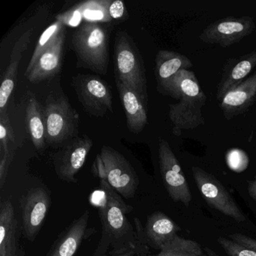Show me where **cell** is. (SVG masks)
Segmentation results:
<instances>
[{"label":"cell","mask_w":256,"mask_h":256,"mask_svg":"<svg viewBox=\"0 0 256 256\" xmlns=\"http://www.w3.org/2000/svg\"><path fill=\"white\" fill-rule=\"evenodd\" d=\"M150 253V248L145 244L139 242L134 248H131L125 252L119 254L110 256H148Z\"/></svg>","instance_id":"obj_30"},{"label":"cell","mask_w":256,"mask_h":256,"mask_svg":"<svg viewBox=\"0 0 256 256\" xmlns=\"http://www.w3.org/2000/svg\"><path fill=\"white\" fill-rule=\"evenodd\" d=\"M50 202V194L42 187L30 188L20 199L24 232L28 240L34 242L40 233Z\"/></svg>","instance_id":"obj_12"},{"label":"cell","mask_w":256,"mask_h":256,"mask_svg":"<svg viewBox=\"0 0 256 256\" xmlns=\"http://www.w3.org/2000/svg\"><path fill=\"white\" fill-rule=\"evenodd\" d=\"M108 0H92L76 6L85 22L108 23L112 18L108 10Z\"/></svg>","instance_id":"obj_23"},{"label":"cell","mask_w":256,"mask_h":256,"mask_svg":"<svg viewBox=\"0 0 256 256\" xmlns=\"http://www.w3.org/2000/svg\"><path fill=\"white\" fill-rule=\"evenodd\" d=\"M43 113L46 143L55 146L76 138L79 115L66 97H48Z\"/></svg>","instance_id":"obj_6"},{"label":"cell","mask_w":256,"mask_h":256,"mask_svg":"<svg viewBox=\"0 0 256 256\" xmlns=\"http://www.w3.org/2000/svg\"><path fill=\"white\" fill-rule=\"evenodd\" d=\"M92 144V139L86 134L68 140L54 156V168L58 178L65 182H77L76 175L84 164Z\"/></svg>","instance_id":"obj_11"},{"label":"cell","mask_w":256,"mask_h":256,"mask_svg":"<svg viewBox=\"0 0 256 256\" xmlns=\"http://www.w3.org/2000/svg\"><path fill=\"white\" fill-rule=\"evenodd\" d=\"M217 241L229 256H256V251L246 248L232 240L220 236Z\"/></svg>","instance_id":"obj_26"},{"label":"cell","mask_w":256,"mask_h":256,"mask_svg":"<svg viewBox=\"0 0 256 256\" xmlns=\"http://www.w3.org/2000/svg\"><path fill=\"white\" fill-rule=\"evenodd\" d=\"M199 256L193 253L188 252L182 251V250H174V248L163 247L157 256Z\"/></svg>","instance_id":"obj_31"},{"label":"cell","mask_w":256,"mask_h":256,"mask_svg":"<svg viewBox=\"0 0 256 256\" xmlns=\"http://www.w3.org/2000/svg\"><path fill=\"white\" fill-rule=\"evenodd\" d=\"M20 256H24V251L22 250V252H20Z\"/></svg>","instance_id":"obj_33"},{"label":"cell","mask_w":256,"mask_h":256,"mask_svg":"<svg viewBox=\"0 0 256 256\" xmlns=\"http://www.w3.org/2000/svg\"><path fill=\"white\" fill-rule=\"evenodd\" d=\"M31 34L32 32L28 30L20 36L18 41L14 44L10 55V65L6 71L0 88V114L7 112L8 100L14 90L17 80L19 64L22 60V55L28 49V46L30 42Z\"/></svg>","instance_id":"obj_21"},{"label":"cell","mask_w":256,"mask_h":256,"mask_svg":"<svg viewBox=\"0 0 256 256\" xmlns=\"http://www.w3.org/2000/svg\"><path fill=\"white\" fill-rule=\"evenodd\" d=\"M192 61L185 55L170 50H160L156 56L155 76L158 90L163 94L169 82L182 70L192 67Z\"/></svg>","instance_id":"obj_20"},{"label":"cell","mask_w":256,"mask_h":256,"mask_svg":"<svg viewBox=\"0 0 256 256\" xmlns=\"http://www.w3.org/2000/svg\"><path fill=\"white\" fill-rule=\"evenodd\" d=\"M256 101V71L236 88L229 91L220 102V108L228 120L242 114Z\"/></svg>","instance_id":"obj_17"},{"label":"cell","mask_w":256,"mask_h":256,"mask_svg":"<svg viewBox=\"0 0 256 256\" xmlns=\"http://www.w3.org/2000/svg\"><path fill=\"white\" fill-rule=\"evenodd\" d=\"M84 110L92 116L102 118L108 112L113 113V101L110 86L100 78L90 74H78L72 78Z\"/></svg>","instance_id":"obj_7"},{"label":"cell","mask_w":256,"mask_h":256,"mask_svg":"<svg viewBox=\"0 0 256 256\" xmlns=\"http://www.w3.org/2000/svg\"><path fill=\"white\" fill-rule=\"evenodd\" d=\"M116 88L126 116L127 127L131 132H140L148 124L146 107L132 90L116 80Z\"/></svg>","instance_id":"obj_19"},{"label":"cell","mask_w":256,"mask_h":256,"mask_svg":"<svg viewBox=\"0 0 256 256\" xmlns=\"http://www.w3.org/2000/svg\"><path fill=\"white\" fill-rule=\"evenodd\" d=\"M114 62L116 80L134 91L148 107V83L144 64L136 43L126 31L116 34Z\"/></svg>","instance_id":"obj_4"},{"label":"cell","mask_w":256,"mask_h":256,"mask_svg":"<svg viewBox=\"0 0 256 256\" xmlns=\"http://www.w3.org/2000/svg\"><path fill=\"white\" fill-rule=\"evenodd\" d=\"M66 41L62 30L54 42L42 54L30 71L25 73L30 82L38 84L54 77L61 70L62 54Z\"/></svg>","instance_id":"obj_15"},{"label":"cell","mask_w":256,"mask_h":256,"mask_svg":"<svg viewBox=\"0 0 256 256\" xmlns=\"http://www.w3.org/2000/svg\"><path fill=\"white\" fill-rule=\"evenodd\" d=\"M10 140L14 144L16 137L6 112L0 114V156H6L12 160L13 155L10 152L8 148Z\"/></svg>","instance_id":"obj_25"},{"label":"cell","mask_w":256,"mask_h":256,"mask_svg":"<svg viewBox=\"0 0 256 256\" xmlns=\"http://www.w3.org/2000/svg\"><path fill=\"white\" fill-rule=\"evenodd\" d=\"M18 238V220L10 200L0 205V256H20Z\"/></svg>","instance_id":"obj_18"},{"label":"cell","mask_w":256,"mask_h":256,"mask_svg":"<svg viewBox=\"0 0 256 256\" xmlns=\"http://www.w3.org/2000/svg\"><path fill=\"white\" fill-rule=\"evenodd\" d=\"M163 94L179 100V102L169 106V118L174 136H180L182 130H193L204 124L202 108L208 98L194 72L180 71L169 82Z\"/></svg>","instance_id":"obj_2"},{"label":"cell","mask_w":256,"mask_h":256,"mask_svg":"<svg viewBox=\"0 0 256 256\" xmlns=\"http://www.w3.org/2000/svg\"><path fill=\"white\" fill-rule=\"evenodd\" d=\"M90 212L85 211L74 220L55 240L46 256H74L82 242L94 234L88 228Z\"/></svg>","instance_id":"obj_14"},{"label":"cell","mask_w":256,"mask_h":256,"mask_svg":"<svg viewBox=\"0 0 256 256\" xmlns=\"http://www.w3.org/2000/svg\"><path fill=\"white\" fill-rule=\"evenodd\" d=\"M226 162L230 170L240 173L248 167V158L240 150H230L226 156Z\"/></svg>","instance_id":"obj_27"},{"label":"cell","mask_w":256,"mask_h":256,"mask_svg":"<svg viewBox=\"0 0 256 256\" xmlns=\"http://www.w3.org/2000/svg\"><path fill=\"white\" fill-rule=\"evenodd\" d=\"M192 172L196 186L208 204L238 222L245 221V215L215 176L196 166L192 168Z\"/></svg>","instance_id":"obj_8"},{"label":"cell","mask_w":256,"mask_h":256,"mask_svg":"<svg viewBox=\"0 0 256 256\" xmlns=\"http://www.w3.org/2000/svg\"><path fill=\"white\" fill-rule=\"evenodd\" d=\"M95 194L102 235L92 256H115L134 248L139 244L137 232L128 217L132 206L104 180H100V190Z\"/></svg>","instance_id":"obj_1"},{"label":"cell","mask_w":256,"mask_h":256,"mask_svg":"<svg viewBox=\"0 0 256 256\" xmlns=\"http://www.w3.org/2000/svg\"><path fill=\"white\" fill-rule=\"evenodd\" d=\"M134 222L138 241L150 248L160 251L181 230L178 224L162 212H155L148 216L144 227L136 217Z\"/></svg>","instance_id":"obj_13"},{"label":"cell","mask_w":256,"mask_h":256,"mask_svg":"<svg viewBox=\"0 0 256 256\" xmlns=\"http://www.w3.org/2000/svg\"><path fill=\"white\" fill-rule=\"evenodd\" d=\"M256 29V24L252 17L224 18L205 28L199 38L206 44H218L226 48L239 43Z\"/></svg>","instance_id":"obj_9"},{"label":"cell","mask_w":256,"mask_h":256,"mask_svg":"<svg viewBox=\"0 0 256 256\" xmlns=\"http://www.w3.org/2000/svg\"><path fill=\"white\" fill-rule=\"evenodd\" d=\"M28 96L26 114L28 130L36 150L42 152L46 146L44 113L35 95L28 92Z\"/></svg>","instance_id":"obj_22"},{"label":"cell","mask_w":256,"mask_h":256,"mask_svg":"<svg viewBox=\"0 0 256 256\" xmlns=\"http://www.w3.org/2000/svg\"><path fill=\"white\" fill-rule=\"evenodd\" d=\"M108 10L112 20H121L126 19L127 10L125 4L121 0H108Z\"/></svg>","instance_id":"obj_28"},{"label":"cell","mask_w":256,"mask_h":256,"mask_svg":"<svg viewBox=\"0 0 256 256\" xmlns=\"http://www.w3.org/2000/svg\"><path fill=\"white\" fill-rule=\"evenodd\" d=\"M247 190L250 197L256 202V176L252 180L248 181Z\"/></svg>","instance_id":"obj_32"},{"label":"cell","mask_w":256,"mask_h":256,"mask_svg":"<svg viewBox=\"0 0 256 256\" xmlns=\"http://www.w3.org/2000/svg\"><path fill=\"white\" fill-rule=\"evenodd\" d=\"M229 239L233 240L234 242L246 247V248H250L256 252V240L246 236V235L242 234H233L228 235Z\"/></svg>","instance_id":"obj_29"},{"label":"cell","mask_w":256,"mask_h":256,"mask_svg":"<svg viewBox=\"0 0 256 256\" xmlns=\"http://www.w3.org/2000/svg\"><path fill=\"white\" fill-rule=\"evenodd\" d=\"M256 66V50L239 58L228 60L217 86L216 98L221 102L229 91L242 83Z\"/></svg>","instance_id":"obj_16"},{"label":"cell","mask_w":256,"mask_h":256,"mask_svg":"<svg viewBox=\"0 0 256 256\" xmlns=\"http://www.w3.org/2000/svg\"><path fill=\"white\" fill-rule=\"evenodd\" d=\"M109 30L97 22H85L74 32L71 48L78 68H88L106 76L109 64Z\"/></svg>","instance_id":"obj_3"},{"label":"cell","mask_w":256,"mask_h":256,"mask_svg":"<svg viewBox=\"0 0 256 256\" xmlns=\"http://www.w3.org/2000/svg\"><path fill=\"white\" fill-rule=\"evenodd\" d=\"M92 172L124 198H132L137 192L139 179L134 168L120 152L110 146L102 148Z\"/></svg>","instance_id":"obj_5"},{"label":"cell","mask_w":256,"mask_h":256,"mask_svg":"<svg viewBox=\"0 0 256 256\" xmlns=\"http://www.w3.org/2000/svg\"><path fill=\"white\" fill-rule=\"evenodd\" d=\"M64 29V25L60 22L56 20L55 23L52 24L42 34L41 37L38 40V43L36 46L35 50L32 54V58L30 60L26 68V72L30 71L31 68L34 67L42 54L54 42L56 37L60 34L61 31Z\"/></svg>","instance_id":"obj_24"},{"label":"cell","mask_w":256,"mask_h":256,"mask_svg":"<svg viewBox=\"0 0 256 256\" xmlns=\"http://www.w3.org/2000/svg\"><path fill=\"white\" fill-rule=\"evenodd\" d=\"M158 162L162 178L170 197L174 202L188 206L192 198L190 186L170 145L162 138H160L158 144Z\"/></svg>","instance_id":"obj_10"}]
</instances>
